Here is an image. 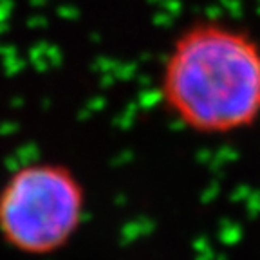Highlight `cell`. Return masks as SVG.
<instances>
[{
  "instance_id": "2",
  "label": "cell",
  "mask_w": 260,
  "mask_h": 260,
  "mask_svg": "<svg viewBox=\"0 0 260 260\" xmlns=\"http://www.w3.org/2000/svg\"><path fill=\"white\" fill-rule=\"evenodd\" d=\"M85 213V190L61 162H29L0 190V237L24 255H51L76 235Z\"/></svg>"
},
{
  "instance_id": "1",
  "label": "cell",
  "mask_w": 260,
  "mask_h": 260,
  "mask_svg": "<svg viewBox=\"0 0 260 260\" xmlns=\"http://www.w3.org/2000/svg\"><path fill=\"white\" fill-rule=\"evenodd\" d=\"M162 109L197 136L220 138L260 121V42L222 20H195L165 54Z\"/></svg>"
}]
</instances>
